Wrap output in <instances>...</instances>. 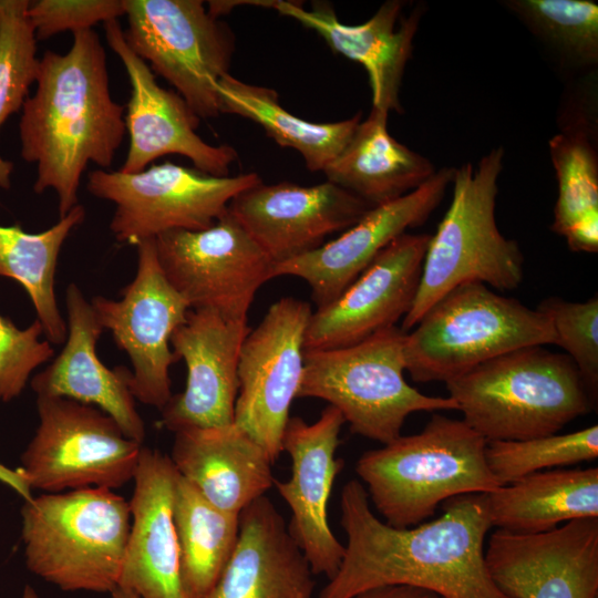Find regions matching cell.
<instances>
[{
  "instance_id": "6da1fadb",
  "label": "cell",
  "mask_w": 598,
  "mask_h": 598,
  "mask_svg": "<svg viewBox=\"0 0 598 598\" xmlns=\"http://www.w3.org/2000/svg\"><path fill=\"white\" fill-rule=\"evenodd\" d=\"M344 556L319 598H352L378 587L404 585L442 598H508L485 560L492 528L486 493L451 497L442 515L409 528H394L370 507L365 487L348 481L340 496Z\"/></svg>"
},
{
  "instance_id": "7a4b0ae2",
  "label": "cell",
  "mask_w": 598,
  "mask_h": 598,
  "mask_svg": "<svg viewBox=\"0 0 598 598\" xmlns=\"http://www.w3.org/2000/svg\"><path fill=\"white\" fill-rule=\"evenodd\" d=\"M65 54L47 50L19 123L21 157L37 165L33 190L51 188L60 218L79 205L89 163L112 165L125 132V107L111 95L106 52L93 29L75 31Z\"/></svg>"
},
{
  "instance_id": "3957f363",
  "label": "cell",
  "mask_w": 598,
  "mask_h": 598,
  "mask_svg": "<svg viewBox=\"0 0 598 598\" xmlns=\"http://www.w3.org/2000/svg\"><path fill=\"white\" fill-rule=\"evenodd\" d=\"M486 444L463 420L433 413L421 432L364 452L355 473L384 523L409 528L451 497L503 485L488 467Z\"/></svg>"
},
{
  "instance_id": "277c9868",
  "label": "cell",
  "mask_w": 598,
  "mask_h": 598,
  "mask_svg": "<svg viewBox=\"0 0 598 598\" xmlns=\"http://www.w3.org/2000/svg\"><path fill=\"white\" fill-rule=\"evenodd\" d=\"M445 385L462 420L486 441L558 433L594 404L571 359L543 346L503 353Z\"/></svg>"
},
{
  "instance_id": "5b68a950",
  "label": "cell",
  "mask_w": 598,
  "mask_h": 598,
  "mask_svg": "<svg viewBox=\"0 0 598 598\" xmlns=\"http://www.w3.org/2000/svg\"><path fill=\"white\" fill-rule=\"evenodd\" d=\"M503 161L504 148L495 147L476 165L454 168L452 202L431 235L413 303L400 327L403 332L462 283L482 282L501 291L522 283L523 252L499 231L495 217Z\"/></svg>"
},
{
  "instance_id": "8992f818",
  "label": "cell",
  "mask_w": 598,
  "mask_h": 598,
  "mask_svg": "<svg viewBox=\"0 0 598 598\" xmlns=\"http://www.w3.org/2000/svg\"><path fill=\"white\" fill-rule=\"evenodd\" d=\"M21 538L30 571L64 591L118 587L131 528L130 503L87 487L23 501Z\"/></svg>"
},
{
  "instance_id": "52a82bcc",
  "label": "cell",
  "mask_w": 598,
  "mask_h": 598,
  "mask_svg": "<svg viewBox=\"0 0 598 598\" xmlns=\"http://www.w3.org/2000/svg\"><path fill=\"white\" fill-rule=\"evenodd\" d=\"M550 320L482 282L445 293L404 338L405 370L413 381L447 382L512 350L555 344Z\"/></svg>"
},
{
  "instance_id": "ba28073f",
  "label": "cell",
  "mask_w": 598,
  "mask_h": 598,
  "mask_svg": "<svg viewBox=\"0 0 598 598\" xmlns=\"http://www.w3.org/2000/svg\"><path fill=\"white\" fill-rule=\"evenodd\" d=\"M405 333L393 326L349 347L305 351L297 398L327 401L352 433L382 444L401 435L413 412L457 410L452 398L425 395L408 384Z\"/></svg>"
},
{
  "instance_id": "9c48e42d",
  "label": "cell",
  "mask_w": 598,
  "mask_h": 598,
  "mask_svg": "<svg viewBox=\"0 0 598 598\" xmlns=\"http://www.w3.org/2000/svg\"><path fill=\"white\" fill-rule=\"evenodd\" d=\"M37 410L39 425L18 467L31 489H115L133 481L143 445L126 437L105 412L44 395H37Z\"/></svg>"
},
{
  "instance_id": "30bf717a",
  "label": "cell",
  "mask_w": 598,
  "mask_h": 598,
  "mask_svg": "<svg viewBox=\"0 0 598 598\" xmlns=\"http://www.w3.org/2000/svg\"><path fill=\"white\" fill-rule=\"evenodd\" d=\"M126 43L202 120L220 114L217 83L235 49L227 24L199 0H123Z\"/></svg>"
},
{
  "instance_id": "8fae6325",
  "label": "cell",
  "mask_w": 598,
  "mask_h": 598,
  "mask_svg": "<svg viewBox=\"0 0 598 598\" xmlns=\"http://www.w3.org/2000/svg\"><path fill=\"white\" fill-rule=\"evenodd\" d=\"M260 182L256 173L218 177L165 162L134 174L95 169L86 188L115 204L110 229L118 243L136 246L171 230L213 226L235 196Z\"/></svg>"
},
{
  "instance_id": "7c38bea8",
  "label": "cell",
  "mask_w": 598,
  "mask_h": 598,
  "mask_svg": "<svg viewBox=\"0 0 598 598\" xmlns=\"http://www.w3.org/2000/svg\"><path fill=\"white\" fill-rule=\"evenodd\" d=\"M162 271L190 309L247 320L274 264L228 212L203 230H171L155 239Z\"/></svg>"
},
{
  "instance_id": "4fadbf2b",
  "label": "cell",
  "mask_w": 598,
  "mask_h": 598,
  "mask_svg": "<svg viewBox=\"0 0 598 598\" xmlns=\"http://www.w3.org/2000/svg\"><path fill=\"white\" fill-rule=\"evenodd\" d=\"M136 247V274L121 290L122 298L96 296L90 302L103 329L112 332L131 360L127 383L134 399L161 411L173 395L168 371L178 360L171 350V337L185 322L190 307L164 276L155 240H143Z\"/></svg>"
},
{
  "instance_id": "5bb4252c",
  "label": "cell",
  "mask_w": 598,
  "mask_h": 598,
  "mask_svg": "<svg viewBox=\"0 0 598 598\" xmlns=\"http://www.w3.org/2000/svg\"><path fill=\"white\" fill-rule=\"evenodd\" d=\"M310 305L293 297L272 303L244 340L234 423L267 452L272 463L282 452V435L297 398Z\"/></svg>"
},
{
  "instance_id": "9a60e30c",
  "label": "cell",
  "mask_w": 598,
  "mask_h": 598,
  "mask_svg": "<svg viewBox=\"0 0 598 598\" xmlns=\"http://www.w3.org/2000/svg\"><path fill=\"white\" fill-rule=\"evenodd\" d=\"M109 47L122 61L131 84L125 125L130 134L126 158L118 169L140 173L155 159L177 154L195 168L213 176H228L238 155L229 145H210L197 133L200 118L184 99L162 87L153 71L126 43L118 20L104 23Z\"/></svg>"
},
{
  "instance_id": "2e32d148",
  "label": "cell",
  "mask_w": 598,
  "mask_h": 598,
  "mask_svg": "<svg viewBox=\"0 0 598 598\" xmlns=\"http://www.w3.org/2000/svg\"><path fill=\"white\" fill-rule=\"evenodd\" d=\"M485 560L508 598H598V517L536 535L496 529Z\"/></svg>"
},
{
  "instance_id": "e0dca14e",
  "label": "cell",
  "mask_w": 598,
  "mask_h": 598,
  "mask_svg": "<svg viewBox=\"0 0 598 598\" xmlns=\"http://www.w3.org/2000/svg\"><path fill=\"white\" fill-rule=\"evenodd\" d=\"M372 207L329 181L313 186L261 181L235 196L228 212L277 265L319 248Z\"/></svg>"
},
{
  "instance_id": "ac0fdd59",
  "label": "cell",
  "mask_w": 598,
  "mask_h": 598,
  "mask_svg": "<svg viewBox=\"0 0 598 598\" xmlns=\"http://www.w3.org/2000/svg\"><path fill=\"white\" fill-rule=\"evenodd\" d=\"M344 423L341 412L332 405L324 408L313 423L290 416L281 444L291 461V475L288 481L274 482L291 511L289 533L313 574L324 575L328 580L338 571L346 550L328 520L331 489L343 466L336 452Z\"/></svg>"
},
{
  "instance_id": "d6986e66",
  "label": "cell",
  "mask_w": 598,
  "mask_h": 598,
  "mask_svg": "<svg viewBox=\"0 0 598 598\" xmlns=\"http://www.w3.org/2000/svg\"><path fill=\"white\" fill-rule=\"evenodd\" d=\"M430 238L402 234L334 301L312 312L305 351L349 347L403 319L419 287Z\"/></svg>"
},
{
  "instance_id": "ffe728a7",
  "label": "cell",
  "mask_w": 598,
  "mask_h": 598,
  "mask_svg": "<svg viewBox=\"0 0 598 598\" xmlns=\"http://www.w3.org/2000/svg\"><path fill=\"white\" fill-rule=\"evenodd\" d=\"M454 168L443 167L416 189L370 208L339 237L274 266V278L305 280L317 309L334 301L394 239L426 221L452 184Z\"/></svg>"
},
{
  "instance_id": "44dd1931",
  "label": "cell",
  "mask_w": 598,
  "mask_h": 598,
  "mask_svg": "<svg viewBox=\"0 0 598 598\" xmlns=\"http://www.w3.org/2000/svg\"><path fill=\"white\" fill-rule=\"evenodd\" d=\"M251 329L247 320L209 309H189L173 332V352L187 368L185 390L161 410V424L175 433L234 423L240 350Z\"/></svg>"
},
{
  "instance_id": "7402d4cb",
  "label": "cell",
  "mask_w": 598,
  "mask_h": 598,
  "mask_svg": "<svg viewBox=\"0 0 598 598\" xmlns=\"http://www.w3.org/2000/svg\"><path fill=\"white\" fill-rule=\"evenodd\" d=\"M177 477L168 455L142 446L128 501L131 528L118 582L138 598H186L173 512Z\"/></svg>"
},
{
  "instance_id": "603a6c76",
  "label": "cell",
  "mask_w": 598,
  "mask_h": 598,
  "mask_svg": "<svg viewBox=\"0 0 598 598\" xmlns=\"http://www.w3.org/2000/svg\"><path fill=\"white\" fill-rule=\"evenodd\" d=\"M404 2L388 0L361 24L341 22L327 2H313L306 10L298 2L276 1L274 9L316 31L337 53L355 61L368 72L372 109L402 112L399 93L405 65L412 53L423 8L401 17Z\"/></svg>"
},
{
  "instance_id": "cb8c5ba5",
  "label": "cell",
  "mask_w": 598,
  "mask_h": 598,
  "mask_svg": "<svg viewBox=\"0 0 598 598\" xmlns=\"http://www.w3.org/2000/svg\"><path fill=\"white\" fill-rule=\"evenodd\" d=\"M68 334L59 355L31 380L37 395L60 396L99 408L124 435L143 444L146 429L128 388L130 370L105 367L96 354L104 330L90 301L76 283L65 290Z\"/></svg>"
},
{
  "instance_id": "d4e9b609",
  "label": "cell",
  "mask_w": 598,
  "mask_h": 598,
  "mask_svg": "<svg viewBox=\"0 0 598 598\" xmlns=\"http://www.w3.org/2000/svg\"><path fill=\"white\" fill-rule=\"evenodd\" d=\"M315 576L283 517L262 495L239 513L235 549L203 598H313Z\"/></svg>"
},
{
  "instance_id": "484cf974",
  "label": "cell",
  "mask_w": 598,
  "mask_h": 598,
  "mask_svg": "<svg viewBox=\"0 0 598 598\" xmlns=\"http://www.w3.org/2000/svg\"><path fill=\"white\" fill-rule=\"evenodd\" d=\"M174 434V467L217 508L239 515L274 486L267 452L235 423Z\"/></svg>"
},
{
  "instance_id": "4316f807",
  "label": "cell",
  "mask_w": 598,
  "mask_h": 598,
  "mask_svg": "<svg viewBox=\"0 0 598 598\" xmlns=\"http://www.w3.org/2000/svg\"><path fill=\"white\" fill-rule=\"evenodd\" d=\"M388 115L371 109L343 150L322 171L327 181L371 206L416 189L436 172L429 158L393 138L388 131Z\"/></svg>"
},
{
  "instance_id": "83f0119b",
  "label": "cell",
  "mask_w": 598,
  "mask_h": 598,
  "mask_svg": "<svg viewBox=\"0 0 598 598\" xmlns=\"http://www.w3.org/2000/svg\"><path fill=\"white\" fill-rule=\"evenodd\" d=\"M492 527L536 535L579 518L598 517V468L535 472L486 493Z\"/></svg>"
},
{
  "instance_id": "f1b7e54d",
  "label": "cell",
  "mask_w": 598,
  "mask_h": 598,
  "mask_svg": "<svg viewBox=\"0 0 598 598\" xmlns=\"http://www.w3.org/2000/svg\"><path fill=\"white\" fill-rule=\"evenodd\" d=\"M216 89L220 113L256 122L279 146L299 152L311 172H322L339 155L361 121V113L338 122L306 121L283 109L272 89L243 82L229 73L220 78Z\"/></svg>"
},
{
  "instance_id": "f546056e",
  "label": "cell",
  "mask_w": 598,
  "mask_h": 598,
  "mask_svg": "<svg viewBox=\"0 0 598 598\" xmlns=\"http://www.w3.org/2000/svg\"><path fill=\"white\" fill-rule=\"evenodd\" d=\"M84 219L85 208L79 204L42 233L29 234L19 225H0V276L12 278L25 289L50 343L61 344L68 334L54 293L60 250L72 229Z\"/></svg>"
},
{
  "instance_id": "4dcf8cb0",
  "label": "cell",
  "mask_w": 598,
  "mask_h": 598,
  "mask_svg": "<svg viewBox=\"0 0 598 598\" xmlns=\"http://www.w3.org/2000/svg\"><path fill=\"white\" fill-rule=\"evenodd\" d=\"M173 512L185 596L203 598L216 584L235 549L239 515L210 504L179 474Z\"/></svg>"
},
{
  "instance_id": "1f68e13d",
  "label": "cell",
  "mask_w": 598,
  "mask_h": 598,
  "mask_svg": "<svg viewBox=\"0 0 598 598\" xmlns=\"http://www.w3.org/2000/svg\"><path fill=\"white\" fill-rule=\"evenodd\" d=\"M549 141L558 196L551 229L564 237L575 225L598 218V155L596 127L588 116L570 115Z\"/></svg>"
},
{
  "instance_id": "d6a6232c",
  "label": "cell",
  "mask_w": 598,
  "mask_h": 598,
  "mask_svg": "<svg viewBox=\"0 0 598 598\" xmlns=\"http://www.w3.org/2000/svg\"><path fill=\"white\" fill-rule=\"evenodd\" d=\"M508 9L563 69L598 63V6L591 0H505Z\"/></svg>"
},
{
  "instance_id": "836d02e7",
  "label": "cell",
  "mask_w": 598,
  "mask_h": 598,
  "mask_svg": "<svg viewBox=\"0 0 598 598\" xmlns=\"http://www.w3.org/2000/svg\"><path fill=\"white\" fill-rule=\"evenodd\" d=\"M28 0H0V127L22 110L35 83L40 59L28 19ZM14 165L0 156V188L11 187Z\"/></svg>"
},
{
  "instance_id": "e575fe53",
  "label": "cell",
  "mask_w": 598,
  "mask_h": 598,
  "mask_svg": "<svg viewBox=\"0 0 598 598\" xmlns=\"http://www.w3.org/2000/svg\"><path fill=\"white\" fill-rule=\"evenodd\" d=\"M485 455L489 470L505 485L535 472L596 460L598 426L523 441H487Z\"/></svg>"
},
{
  "instance_id": "d590c367",
  "label": "cell",
  "mask_w": 598,
  "mask_h": 598,
  "mask_svg": "<svg viewBox=\"0 0 598 598\" xmlns=\"http://www.w3.org/2000/svg\"><path fill=\"white\" fill-rule=\"evenodd\" d=\"M551 322L556 342L577 367L590 394L598 391V298L571 302L548 297L536 308Z\"/></svg>"
},
{
  "instance_id": "8d00e7d4",
  "label": "cell",
  "mask_w": 598,
  "mask_h": 598,
  "mask_svg": "<svg viewBox=\"0 0 598 598\" xmlns=\"http://www.w3.org/2000/svg\"><path fill=\"white\" fill-rule=\"evenodd\" d=\"M41 334L38 320L20 330L0 315V402L19 396L31 372L53 358L54 349L49 341H40Z\"/></svg>"
},
{
  "instance_id": "74e56055",
  "label": "cell",
  "mask_w": 598,
  "mask_h": 598,
  "mask_svg": "<svg viewBox=\"0 0 598 598\" xmlns=\"http://www.w3.org/2000/svg\"><path fill=\"white\" fill-rule=\"evenodd\" d=\"M28 19L37 41L58 33L92 29L100 22L125 16L123 0H37L28 6Z\"/></svg>"
},
{
  "instance_id": "f35d334b",
  "label": "cell",
  "mask_w": 598,
  "mask_h": 598,
  "mask_svg": "<svg viewBox=\"0 0 598 598\" xmlns=\"http://www.w3.org/2000/svg\"><path fill=\"white\" fill-rule=\"evenodd\" d=\"M352 598H442L441 596L411 586L392 585L362 591Z\"/></svg>"
},
{
  "instance_id": "ab89813d",
  "label": "cell",
  "mask_w": 598,
  "mask_h": 598,
  "mask_svg": "<svg viewBox=\"0 0 598 598\" xmlns=\"http://www.w3.org/2000/svg\"><path fill=\"white\" fill-rule=\"evenodd\" d=\"M0 482L18 493L23 501H30L33 497L32 489L19 468L11 470L0 463Z\"/></svg>"
},
{
  "instance_id": "60d3db41",
  "label": "cell",
  "mask_w": 598,
  "mask_h": 598,
  "mask_svg": "<svg viewBox=\"0 0 598 598\" xmlns=\"http://www.w3.org/2000/svg\"><path fill=\"white\" fill-rule=\"evenodd\" d=\"M110 598H138L134 592L122 587H117L110 594Z\"/></svg>"
},
{
  "instance_id": "b9f144b4",
  "label": "cell",
  "mask_w": 598,
  "mask_h": 598,
  "mask_svg": "<svg viewBox=\"0 0 598 598\" xmlns=\"http://www.w3.org/2000/svg\"><path fill=\"white\" fill-rule=\"evenodd\" d=\"M22 598H39L37 591L33 589V587L27 585L23 590Z\"/></svg>"
}]
</instances>
